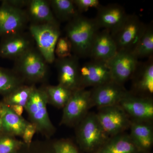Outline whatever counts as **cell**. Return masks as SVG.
I'll return each instance as SVG.
<instances>
[{"label": "cell", "mask_w": 153, "mask_h": 153, "mask_svg": "<svg viewBox=\"0 0 153 153\" xmlns=\"http://www.w3.org/2000/svg\"><path fill=\"white\" fill-rule=\"evenodd\" d=\"M100 29L94 19L81 14L68 22L66 36L71 42L74 55L79 58L89 57L94 38Z\"/></svg>", "instance_id": "1"}, {"label": "cell", "mask_w": 153, "mask_h": 153, "mask_svg": "<svg viewBox=\"0 0 153 153\" xmlns=\"http://www.w3.org/2000/svg\"><path fill=\"white\" fill-rule=\"evenodd\" d=\"M29 31L36 42L37 49L47 63H54L56 60L55 47L61 35L59 23L31 24Z\"/></svg>", "instance_id": "2"}, {"label": "cell", "mask_w": 153, "mask_h": 153, "mask_svg": "<svg viewBox=\"0 0 153 153\" xmlns=\"http://www.w3.org/2000/svg\"><path fill=\"white\" fill-rule=\"evenodd\" d=\"M48 102L45 89L34 86L25 108L32 121L31 123L36 126L37 131L48 134H52L55 130L47 111Z\"/></svg>", "instance_id": "3"}, {"label": "cell", "mask_w": 153, "mask_h": 153, "mask_svg": "<svg viewBox=\"0 0 153 153\" xmlns=\"http://www.w3.org/2000/svg\"><path fill=\"white\" fill-rule=\"evenodd\" d=\"M47 64L38 49L33 47L16 59L15 69L23 79L38 82L47 77Z\"/></svg>", "instance_id": "4"}, {"label": "cell", "mask_w": 153, "mask_h": 153, "mask_svg": "<svg viewBox=\"0 0 153 153\" xmlns=\"http://www.w3.org/2000/svg\"><path fill=\"white\" fill-rule=\"evenodd\" d=\"M147 27L135 14L128 15L120 28L111 34L115 42L117 52H133Z\"/></svg>", "instance_id": "5"}, {"label": "cell", "mask_w": 153, "mask_h": 153, "mask_svg": "<svg viewBox=\"0 0 153 153\" xmlns=\"http://www.w3.org/2000/svg\"><path fill=\"white\" fill-rule=\"evenodd\" d=\"M78 125L77 140L85 150L91 151L99 149L109 138L94 113H88Z\"/></svg>", "instance_id": "6"}, {"label": "cell", "mask_w": 153, "mask_h": 153, "mask_svg": "<svg viewBox=\"0 0 153 153\" xmlns=\"http://www.w3.org/2000/svg\"><path fill=\"white\" fill-rule=\"evenodd\" d=\"M90 96L91 91L85 88L72 91L71 97L63 107L61 123L71 126L79 124L91 108Z\"/></svg>", "instance_id": "7"}, {"label": "cell", "mask_w": 153, "mask_h": 153, "mask_svg": "<svg viewBox=\"0 0 153 153\" xmlns=\"http://www.w3.org/2000/svg\"><path fill=\"white\" fill-rule=\"evenodd\" d=\"M98 109L97 116L109 137L123 133L129 128L131 120L119 105L104 107Z\"/></svg>", "instance_id": "8"}, {"label": "cell", "mask_w": 153, "mask_h": 153, "mask_svg": "<svg viewBox=\"0 0 153 153\" xmlns=\"http://www.w3.org/2000/svg\"><path fill=\"white\" fill-rule=\"evenodd\" d=\"M0 5V36L7 37L23 33L29 21L26 11L11 5L7 1Z\"/></svg>", "instance_id": "9"}, {"label": "cell", "mask_w": 153, "mask_h": 153, "mask_svg": "<svg viewBox=\"0 0 153 153\" xmlns=\"http://www.w3.org/2000/svg\"><path fill=\"white\" fill-rule=\"evenodd\" d=\"M119 105L131 120L152 122L153 100L152 97L139 96L129 91Z\"/></svg>", "instance_id": "10"}, {"label": "cell", "mask_w": 153, "mask_h": 153, "mask_svg": "<svg viewBox=\"0 0 153 153\" xmlns=\"http://www.w3.org/2000/svg\"><path fill=\"white\" fill-rule=\"evenodd\" d=\"M107 63L112 80L124 85L131 79L139 63L138 59L132 52L118 51Z\"/></svg>", "instance_id": "11"}, {"label": "cell", "mask_w": 153, "mask_h": 153, "mask_svg": "<svg viewBox=\"0 0 153 153\" xmlns=\"http://www.w3.org/2000/svg\"><path fill=\"white\" fill-rule=\"evenodd\" d=\"M91 107L97 108L119 105L128 93L124 85L111 80L91 90Z\"/></svg>", "instance_id": "12"}, {"label": "cell", "mask_w": 153, "mask_h": 153, "mask_svg": "<svg viewBox=\"0 0 153 153\" xmlns=\"http://www.w3.org/2000/svg\"><path fill=\"white\" fill-rule=\"evenodd\" d=\"M79 87H96L111 81V74L107 63L92 60L80 66Z\"/></svg>", "instance_id": "13"}, {"label": "cell", "mask_w": 153, "mask_h": 153, "mask_svg": "<svg viewBox=\"0 0 153 153\" xmlns=\"http://www.w3.org/2000/svg\"><path fill=\"white\" fill-rule=\"evenodd\" d=\"M131 79V93L139 96L152 97L153 94V57L148 58L145 62H139Z\"/></svg>", "instance_id": "14"}, {"label": "cell", "mask_w": 153, "mask_h": 153, "mask_svg": "<svg viewBox=\"0 0 153 153\" xmlns=\"http://www.w3.org/2000/svg\"><path fill=\"white\" fill-rule=\"evenodd\" d=\"M94 19L100 28L113 34L123 25L128 14L122 6L117 4L100 5L97 9Z\"/></svg>", "instance_id": "15"}, {"label": "cell", "mask_w": 153, "mask_h": 153, "mask_svg": "<svg viewBox=\"0 0 153 153\" xmlns=\"http://www.w3.org/2000/svg\"><path fill=\"white\" fill-rule=\"evenodd\" d=\"M79 57L72 55L71 57L55 60L58 73L59 85L71 91L80 88Z\"/></svg>", "instance_id": "16"}, {"label": "cell", "mask_w": 153, "mask_h": 153, "mask_svg": "<svg viewBox=\"0 0 153 153\" xmlns=\"http://www.w3.org/2000/svg\"><path fill=\"white\" fill-rule=\"evenodd\" d=\"M116 45L110 33L106 30L99 31L94 38L89 57L92 60L108 62L117 53Z\"/></svg>", "instance_id": "17"}, {"label": "cell", "mask_w": 153, "mask_h": 153, "mask_svg": "<svg viewBox=\"0 0 153 153\" xmlns=\"http://www.w3.org/2000/svg\"><path fill=\"white\" fill-rule=\"evenodd\" d=\"M31 38L23 33L4 37L0 44V57L15 60L33 47Z\"/></svg>", "instance_id": "18"}, {"label": "cell", "mask_w": 153, "mask_h": 153, "mask_svg": "<svg viewBox=\"0 0 153 153\" xmlns=\"http://www.w3.org/2000/svg\"><path fill=\"white\" fill-rule=\"evenodd\" d=\"M0 118L3 131L12 136H22L28 123L3 101L0 102Z\"/></svg>", "instance_id": "19"}, {"label": "cell", "mask_w": 153, "mask_h": 153, "mask_svg": "<svg viewBox=\"0 0 153 153\" xmlns=\"http://www.w3.org/2000/svg\"><path fill=\"white\" fill-rule=\"evenodd\" d=\"M129 136L139 151H146L153 143V129L152 123L131 120Z\"/></svg>", "instance_id": "20"}, {"label": "cell", "mask_w": 153, "mask_h": 153, "mask_svg": "<svg viewBox=\"0 0 153 153\" xmlns=\"http://www.w3.org/2000/svg\"><path fill=\"white\" fill-rule=\"evenodd\" d=\"M27 7L26 13L31 24L59 23L52 12L49 1L31 0Z\"/></svg>", "instance_id": "21"}, {"label": "cell", "mask_w": 153, "mask_h": 153, "mask_svg": "<svg viewBox=\"0 0 153 153\" xmlns=\"http://www.w3.org/2000/svg\"><path fill=\"white\" fill-rule=\"evenodd\" d=\"M138 152L129 135L123 133L109 137L96 153H137Z\"/></svg>", "instance_id": "22"}, {"label": "cell", "mask_w": 153, "mask_h": 153, "mask_svg": "<svg viewBox=\"0 0 153 153\" xmlns=\"http://www.w3.org/2000/svg\"><path fill=\"white\" fill-rule=\"evenodd\" d=\"M50 7L56 19L68 22L80 14L71 0H51Z\"/></svg>", "instance_id": "23"}, {"label": "cell", "mask_w": 153, "mask_h": 153, "mask_svg": "<svg viewBox=\"0 0 153 153\" xmlns=\"http://www.w3.org/2000/svg\"><path fill=\"white\" fill-rule=\"evenodd\" d=\"M133 53L138 59L153 57V27L152 24L147 25L146 31Z\"/></svg>", "instance_id": "24"}, {"label": "cell", "mask_w": 153, "mask_h": 153, "mask_svg": "<svg viewBox=\"0 0 153 153\" xmlns=\"http://www.w3.org/2000/svg\"><path fill=\"white\" fill-rule=\"evenodd\" d=\"M49 102L59 108L64 107L71 97L72 91L58 84L49 86L45 89Z\"/></svg>", "instance_id": "25"}, {"label": "cell", "mask_w": 153, "mask_h": 153, "mask_svg": "<svg viewBox=\"0 0 153 153\" xmlns=\"http://www.w3.org/2000/svg\"><path fill=\"white\" fill-rule=\"evenodd\" d=\"M34 86L21 85L4 96L3 102L8 105H18L25 108Z\"/></svg>", "instance_id": "26"}, {"label": "cell", "mask_w": 153, "mask_h": 153, "mask_svg": "<svg viewBox=\"0 0 153 153\" xmlns=\"http://www.w3.org/2000/svg\"><path fill=\"white\" fill-rule=\"evenodd\" d=\"M22 85L20 77L0 67V94L7 95Z\"/></svg>", "instance_id": "27"}, {"label": "cell", "mask_w": 153, "mask_h": 153, "mask_svg": "<svg viewBox=\"0 0 153 153\" xmlns=\"http://www.w3.org/2000/svg\"><path fill=\"white\" fill-rule=\"evenodd\" d=\"M22 143L7 134L0 136V153H16Z\"/></svg>", "instance_id": "28"}, {"label": "cell", "mask_w": 153, "mask_h": 153, "mask_svg": "<svg viewBox=\"0 0 153 153\" xmlns=\"http://www.w3.org/2000/svg\"><path fill=\"white\" fill-rule=\"evenodd\" d=\"M72 46L70 41L66 36L58 39L55 47V56L58 59H63L71 57L72 54Z\"/></svg>", "instance_id": "29"}, {"label": "cell", "mask_w": 153, "mask_h": 153, "mask_svg": "<svg viewBox=\"0 0 153 153\" xmlns=\"http://www.w3.org/2000/svg\"><path fill=\"white\" fill-rule=\"evenodd\" d=\"M72 1L79 13L81 14L92 8L97 9L101 5L98 0H73Z\"/></svg>", "instance_id": "30"}, {"label": "cell", "mask_w": 153, "mask_h": 153, "mask_svg": "<svg viewBox=\"0 0 153 153\" xmlns=\"http://www.w3.org/2000/svg\"><path fill=\"white\" fill-rule=\"evenodd\" d=\"M55 153H79L75 146L70 142L60 141L54 146Z\"/></svg>", "instance_id": "31"}, {"label": "cell", "mask_w": 153, "mask_h": 153, "mask_svg": "<svg viewBox=\"0 0 153 153\" xmlns=\"http://www.w3.org/2000/svg\"><path fill=\"white\" fill-rule=\"evenodd\" d=\"M37 131V128L35 125L28 123L22 136L23 140L26 144L30 146L33 137Z\"/></svg>", "instance_id": "32"}, {"label": "cell", "mask_w": 153, "mask_h": 153, "mask_svg": "<svg viewBox=\"0 0 153 153\" xmlns=\"http://www.w3.org/2000/svg\"><path fill=\"white\" fill-rule=\"evenodd\" d=\"M11 5L19 8L23 9L24 7H27L29 1L26 0H8L7 1Z\"/></svg>", "instance_id": "33"}, {"label": "cell", "mask_w": 153, "mask_h": 153, "mask_svg": "<svg viewBox=\"0 0 153 153\" xmlns=\"http://www.w3.org/2000/svg\"><path fill=\"white\" fill-rule=\"evenodd\" d=\"M11 109L14 111L16 114L19 116L22 117V114L24 111V107L18 105H8Z\"/></svg>", "instance_id": "34"}, {"label": "cell", "mask_w": 153, "mask_h": 153, "mask_svg": "<svg viewBox=\"0 0 153 153\" xmlns=\"http://www.w3.org/2000/svg\"><path fill=\"white\" fill-rule=\"evenodd\" d=\"M3 131L1 121L0 118V133Z\"/></svg>", "instance_id": "35"}, {"label": "cell", "mask_w": 153, "mask_h": 153, "mask_svg": "<svg viewBox=\"0 0 153 153\" xmlns=\"http://www.w3.org/2000/svg\"></svg>", "instance_id": "36"}]
</instances>
